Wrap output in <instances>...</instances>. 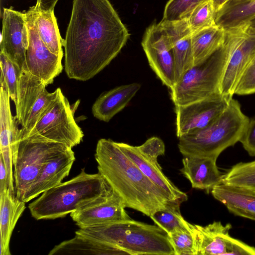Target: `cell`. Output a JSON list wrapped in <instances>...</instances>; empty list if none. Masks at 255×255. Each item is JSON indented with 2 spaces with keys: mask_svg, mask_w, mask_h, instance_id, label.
Instances as JSON below:
<instances>
[{
  "mask_svg": "<svg viewBox=\"0 0 255 255\" xmlns=\"http://www.w3.org/2000/svg\"><path fill=\"white\" fill-rule=\"evenodd\" d=\"M129 33L109 0H73L64 39V69L86 81L118 55Z\"/></svg>",
  "mask_w": 255,
  "mask_h": 255,
  "instance_id": "cell-1",
  "label": "cell"
},
{
  "mask_svg": "<svg viewBox=\"0 0 255 255\" xmlns=\"http://www.w3.org/2000/svg\"><path fill=\"white\" fill-rule=\"evenodd\" d=\"M95 158L98 172L121 197L126 207L150 217L158 210L181 205L171 200L164 190L145 175L117 142L99 140Z\"/></svg>",
  "mask_w": 255,
  "mask_h": 255,
  "instance_id": "cell-2",
  "label": "cell"
},
{
  "mask_svg": "<svg viewBox=\"0 0 255 255\" xmlns=\"http://www.w3.org/2000/svg\"><path fill=\"white\" fill-rule=\"evenodd\" d=\"M114 191L100 173L89 174L83 168L76 176L42 193L28 207L37 220L55 219L102 202Z\"/></svg>",
  "mask_w": 255,
  "mask_h": 255,
  "instance_id": "cell-3",
  "label": "cell"
},
{
  "mask_svg": "<svg viewBox=\"0 0 255 255\" xmlns=\"http://www.w3.org/2000/svg\"><path fill=\"white\" fill-rule=\"evenodd\" d=\"M75 233L110 245L120 255H174L163 230L131 219L79 228Z\"/></svg>",
  "mask_w": 255,
  "mask_h": 255,
  "instance_id": "cell-4",
  "label": "cell"
},
{
  "mask_svg": "<svg viewBox=\"0 0 255 255\" xmlns=\"http://www.w3.org/2000/svg\"><path fill=\"white\" fill-rule=\"evenodd\" d=\"M249 121L239 102L233 98L209 126L179 137V150L183 156L218 158L225 149L240 141Z\"/></svg>",
  "mask_w": 255,
  "mask_h": 255,
  "instance_id": "cell-5",
  "label": "cell"
},
{
  "mask_svg": "<svg viewBox=\"0 0 255 255\" xmlns=\"http://www.w3.org/2000/svg\"><path fill=\"white\" fill-rule=\"evenodd\" d=\"M226 30L220 48L201 63L194 65L170 89L174 106L186 105L222 95L221 84L234 45L233 28Z\"/></svg>",
  "mask_w": 255,
  "mask_h": 255,
  "instance_id": "cell-6",
  "label": "cell"
},
{
  "mask_svg": "<svg viewBox=\"0 0 255 255\" xmlns=\"http://www.w3.org/2000/svg\"><path fill=\"white\" fill-rule=\"evenodd\" d=\"M56 90L55 98L24 139L57 142L72 148L81 143L84 134L74 119L68 99L60 88Z\"/></svg>",
  "mask_w": 255,
  "mask_h": 255,
  "instance_id": "cell-7",
  "label": "cell"
},
{
  "mask_svg": "<svg viewBox=\"0 0 255 255\" xmlns=\"http://www.w3.org/2000/svg\"><path fill=\"white\" fill-rule=\"evenodd\" d=\"M70 148L64 144L54 142L21 140L13 161L16 198L22 201L45 163Z\"/></svg>",
  "mask_w": 255,
  "mask_h": 255,
  "instance_id": "cell-8",
  "label": "cell"
},
{
  "mask_svg": "<svg viewBox=\"0 0 255 255\" xmlns=\"http://www.w3.org/2000/svg\"><path fill=\"white\" fill-rule=\"evenodd\" d=\"M46 85L29 72L22 70L19 77L16 118L21 128V140L26 137L34 128L40 117L56 95L46 89Z\"/></svg>",
  "mask_w": 255,
  "mask_h": 255,
  "instance_id": "cell-9",
  "label": "cell"
},
{
  "mask_svg": "<svg viewBox=\"0 0 255 255\" xmlns=\"http://www.w3.org/2000/svg\"><path fill=\"white\" fill-rule=\"evenodd\" d=\"M25 13L29 36L26 52L27 71L40 79L47 86L62 71L63 56L52 53L41 40L35 23L33 6Z\"/></svg>",
  "mask_w": 255,
  "mask_h": 255,
  "instance_id": "cell-10",
  "label": "cell"
},
{
  "mask_svg": "<svg viewBox=\"0 0 255 255\" xmlns=\"http://www.w3.org/2000/svg\"><path fill=\"white\" fill-rule=\"evenodd\" d=\"M141 45L152 70L171 89L174 85L173 54L167 34L159 23L147 28Z\"/></svg>",
  "mask_w": 255,
  "mask_h": 255,
  "instance_id": "cell-11",
  "label": "cell"
},
{
  "mask_svg": "<svg viewBox=\"0 0 255 255\" xmlns=\"http://www.w3.org/2000/svg\"><path fill=\"white\" fill-rule=\"evenodd\" d=\"M197 255H255V247L233 238L230 224L215 221L205 226L195 225Z\"/></svg>",
  "mask_w": 255,
  "mask_h": 255,
  "instance_id": "cell-12",
  "label": "cell"
},
{
  "mask_svg": "<svg viewBox=\"0 0 255 255\" xmlns=\"http://www.w3.org/2000/svg\"><path fill=\"white\" fill-rule=\"evenodd\" d=\"M230 101L222 95H218L175 106L177 137L209 126L222 114Z\"/></svg>",
  "mask_w": 255,
  "mask_h": 255,
  "instance_id": "cell-13",
  "label": "cell"
},
{
  "mask_svg": "<svg viewBox=\"0 0 255 255\" xmlns=\"http://www.w3.org/2000/svg\"><path fill=\"white\" fill-rule=\"evenodd\" d=\"M28 30L24 12L4 8L2 12L0 52L27 71L26 52L28 46Z\"/></svg>",
  "mask_w": 255,
  "mask_h": 255,
  "instance_id": "cell-14",
  "label": "cell"
},
{
  "mask_svg": "<svg viewBox=\"0 0 255 255\" xmlns=\"http://www.w3.org/2000/svg\"><path fill=\"white\" fill-rule=\"evenodd\" d=\"M233 29L234 45L221 84V95L230 101L240 76L255 55V36L249 34L246 26Z\"/></svg>",
  "mask_w": 255,
  "mask_h": 255,
  "instance_id": "cell-15",
  "label": "cell"
},
{
  "mask_svg": "<svg viewBox=\"0 0 255 255\" xmlns=\"http://www.w3.org/2000/svg\"><path fill=\"white\" fill-rule=\"evenodd\" d=\"M159 23L166 31L172 47L175 85L194 66L192 47L193 32L186 19L175 21L161 20Z\"/></svg>",
  "mask_w": 255,
  "mask_h": 255,
  "instance_id": "cell-16",
  "label": "cell"
},
{
  "mask_svg": "<svg viewBox=\"0 0 255 255\" xmlns=\"http://www.w3.org/2000/svg\"><path fill=\"white\" fill-rule=\"evenodd\" d=\"M75 160L74 152L70 148L47 161L24 195L22 201L28 202L62 183L68 176Z\"/></svg>",
  "mask_w": 255,
  "mask_h": 255,
  "instance_id": "cell-17",
  "label": "cell"
},
{
  "mask_svg": "<svg viewBox=\"0 0 255 255\" xmlns=\"http://www.w3.org/2000/svg\"><path fill=\"white\" fill-rule=\"evenodd\" d=\"M126 206L121 197L114 191L105 200L70 214L79 228L129 220Z\"/></svg>",
  "mask_w": 255,
  "mask_h": 255,
  "instance_id": "cell-18",
  "label": "cell"
},
{
  "mask_svg": "<svg viewBox=\"0 0 255 255\" xmlns=\"http://www.w3.org/2000/svg\"><path fill=\"white\" fill-rule=\"evenodd\" d=\"M10 96L7 89L0 90V157L6 164L14 161L21 140V129L15 116L12 115Z\"/></svg>",
  "mask_w": 255,
  "mask_h": 255,
  "instance_id": "cell-19",
  "label": "cell"
},
{
  "mask_svg": "<svg viewBox=\"0 0 255 255\" xmlns=\"http://www.w3.org/2000/svg\"><path fill=\"white\" fill-rule=\"evenodd\" d=\"M124 153L140 169L143 173L168 194L170 199L181 204L187 199V194L179 190L163 173L157 160H153L142 153L137 146L118 142Z\"/></svg>",
  "mask_w": 255,
  "mask_h": 255,
  "instance_id": "cell-20",
  "label": "cell"
},
{
  "mask_svg": "<svg viewBox=\"0 0 255 255\" xmlns=\"http://www.w3.org/2000/svg\"><path fill=\"white\" fill-rule=\"evenodd\" d=\"M217 158L183 156L181 173L190 182L192 188L211 191L221 183L222 175L216 164Z\"/></svg>",
  "mask_w": 255,
  "mask_h": 255,
  "instance_id": "cell-21",
  "label": "cell"
},
{
  "mask_svg": "<svg viewBox=\"0 0 255 255\" xmlns=\"http://www.w3.org/2000/svg\"><path fill=\"white\" fill-rule=\"evenodd\" d=\"M140 88V84L132 83L104 92L93 105V115L99 120L109 122L127 106Z\"/></svg>",
  "mask_w": 255,
  "mask_h": 255,
  "instance_id": "cell-22",
  "label": "cell"
},
{
  "mask_svg": "<svg viewBox=\"0 0 255 255\" xmlns=\"http://www.w3.org/2000/svg\"><path fill=\"white\" fill-rule=\"evenodd\" d=\"M25 202L9 188L0 192V255H10L9 242L16 224L25 209Z\"/></svg>",
  "mask_w": 255,
  "mask_h": 255,
  "instance_id": "cell-23",
  "label": "cell"
},
{
  "mask_svg": "<svg viewBox=\"0 0 255 255\" xmlns=\"http://www.w3.org/2000/svg\"><path fill=\"white\" fill-rule=\"evenodd\" d=\"M211 193L235 215L255 221V193L223 183L214 186Z\"/></svg>",
  "mask_w": 255,
  "mask_h": 255,
  "instance_id": "cell-24",
  "label": "cell"
},
{
  "mask_svg": "<svg viewBox=\"0 0 255 255\" xmlns=\"http://www.w3.org/2000/svg\"><path fill=\"white\" fill-rule=\"evenodd\" d=\"M120 255L112 246L88 236L75 233L74 238L56 245L48 255Z\"/></svg>",
  "mask_w": 255,
  "mask_h": 255,
  "instance_id": "cell-25",
  "label": "cell"
},
{
  "mask_svg": "<svg viewBox=\"0 0 255 255\" xmlns=\"http://www.w3.org/2000/svg\"><path fill=\"white\" fill-rule=\"evenodd\" d=\"M255 17V0L228 1L216 12L215 24L228 30L245 26Z\"/></svg>",
  "mask_w": 255,
  "mask_h": 255,
  "instance_id": "cell-26",
  "label": "cell"
},
{
  "mask_svg": "<svg viewBox=\"0 0 255 255\" xmlns=\"http://www.w3.org/2000/svg\"><path fill=\"white\" fill-rule=\"evenodd\" d=\"M226 30L215 25L195 31L192 35V47L194 65L211 56L223 44Z\"/></svg>",
  "mask_w": 255,
  "mask_h": 255,
  "instance_id": "cell-27",
  "label": "cell"
},
{
  "mask_svg": "<svg viewBox=\"0 0 255 255\" xmlns=\"http://www.w3.org/2000/svg\"><path fill=\"white\" fill-rule=\"evenodd\" d=\"M35 23L39 36L53 54L63 56L64 39L61 36L53 11H40L33 6Z\"/></svg>",
  "mask_w": 255,
  "mask_h": 255,
  "instance_id": "cell-28",
  "label": "cell"
},
{
  "mask_svg": "<svg viewBox=\"0 0 255 255\" xmlns=\"http://www.w3.org/2000/svg\"><path fill=\"white\" fill-rule=\"evenodd\" d=\"M221 183L255 193V160L233 166L222 175Z\"/></svg>",
  "mask_w": 255,
  "mask_h": 255,
  "instance_id": "cell-29",
  "label": "cell"
},
{
  "mask_svg": "<svg viewBox=\"0 0 255 255\" xmlns=\"http://www.w3.org/2000/svg\"><path fill=\"white\" fill-rule=\"evenodd\" d=\"M180 206L177 205L158 210L149 217L167 234L181 230L192 229L194 225L189 223L183 217L180 211Z\"/></svg>",
  "mask_w": 255,
  "mask_h": 255,
  "instance_id": "cell-30",
  "label": "cell"
},
{
  "mask_svg": "<svg viewBox=\"0 0 255 255\" xmlns=\"http://www.w3.org/2000/svg\"><path fill=\"white\" fill-rule=\"evenodd\" d=\"M0 86L5 87L15 105L17 103L18 84L22 69L0 52Z\"/></svg>",
  "mask_w": 255,
  "mask_h": 255,
  "instance_id": "cell-31",
  "label": "cell"
},
{
  "mask_svg": "<svg viewBox=\"0 0 255 255\" xmlns=\"http://www.w3.org/2000/svg\"><path fill=\"white\" fill-rule=\"evenodd\" d=\"M167 235L174 255H197L195 225L191 229L181 230Z\"/></svg>",
  "mask_w": 255,
  "mask_h": 255,
  "instance_id": "cell-32",
  "label": "cell"
},
{
  "mask_svg": "<svg viewBox=\"0 0 255 255\" xmlns=\"http://www.w3.org/2000/svg\"><path fill=\"white\" fill-rule=\"evenodd\" d=\"M215 14L212 0H208L197 6L186 20L194 32L216 25Z\"/></svg>",
  "mask_w": 255,
  "mask_h": 255,
  "instance_id": "cell-33",
  "label": "cell"
},
{
  "mask_svg": "<svg viewBox=\"0 0 255 255\" xmlns=\"http://www.w3.org/2000/svg\"><path fill=\"white\" fill-rule=\"evenodd\" d=\"M206 0H169L165 6L162 20L186 19L197 6Z\"/></svg>",
  "mask_w": 255,
  "mask_h": 255,
  "instance_id": "cell-34",
  "label": "cell"
},
{
  "mask_svg": "<svg viewBox=\"0 0 255 255\" xmlns=\"http://www.w3.org/2000/svg\"><path fill=\"white\" fill-rule=\"evenodd\" d=\"M255 93V55L240 76L234 94L247 95Z\"/></svg>",
  "mask_w": 255,
  "mask_h": 255,
  "instance_id": "cell-35",
  "label": "cell"
},
{
  "mask_svg": "<svg viewBox=\"0 0 255 255\" xmlns=\"http://www.w3.org/2000/svg\"><path fill=\"white\" fill-rule=\"evenodd\" d=\"M137 146L142 153L153 160L157 161L158 156L163 155L165 151L164 142L156 136L148 138L143 144Z\"/></svg>",
  "mask_w": 255,
  "mask_h": 255,
  "instance_id": "cell-36",
  "label": "cell"
},
{
  "mask_svg": "<svg viewBox=\"0 0 255 255\" xmlns=\"http://www.w3.org/2000/svg\"><path fill=\"white\" fill-rule=\"evenodd\" d=\"M240 142L250 155L255 156V118L250 120Z\"/></svg>",
  "mask_w": 255,
  "mask_h": 255,
  "instance_id": "cell-37",
  "label": "cell"
},
{
  "mask_svg": "<svg viewBox=\"0 0 255 255\" xmlns=\"http://www.w3.org/2000/svg\"><path fill=\"white\" fill-rule=\"evenodd\" d=\"M58 0H37L35 5L37 9L42 11H53Z\"/></svg>",
  "mask_w": 255,
  "mask_h": 255,
  "instance_id": "cell-38",
  "label": "cell"
},
{
  "mask_svg": "<svg viewBox=\"0 0 255 255\" xmlns=\"http://www.w3.org/2000/svg\"><path fill=\"white\" fill-rule=\"evenodd\" d=\"M8 188L7 174L5 165L0 158V192Z\"/></svg>",
  "mask_w": 255,
  "mask_h": 255,
  "instance_id": "cell-39",
  "label": "cell"
},
{
  "mask_svg": "<svg viewBox=\"0 0 255 255\" xmlns=\"http://www.w3.org/2000/svg\"><path fill=\"white\" fill-rule=\"evenodd\" d=\"M247 32L255 36V17L252 18L245 26Z\"/></svg>",
  "mask_w": 255,
  "mask_h": 255,
  "instance_id": "cell-40",
  "label": "cell"
},
{
  "mask_svg": "<svg viewBox=\"0 0 255 255\" xmlns=\"http://www.w3.org/2000/svg\"><path fill=\"white\" fill-rule=\"evenodd\" d=\"M212 1L216 12L222 7L227 0H212Z\"/></svg>",
  "mask_w": 255,
  "mask_h": 255,
  "instance_id": "cell-41",
  "label": "cell"
},
{
  "mask_svg": "<svg viewBox=\"0 0 255 255\" xmlns=\"http://www.w3.org/2000/svg\"><path fill=\"white\" fill-rule=\"evenodd\" d=\"M239 0H227V1H239Z\"/></svg>",
  "mask_w": 255,
  "mask_h": 255,
  "instance_id": "cell-42",
  "label": "cell"
}]
</instances>
